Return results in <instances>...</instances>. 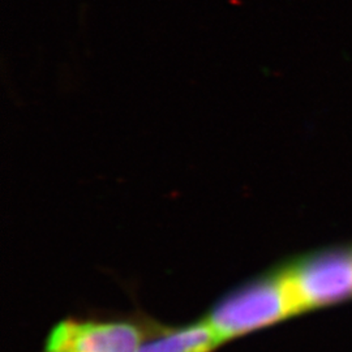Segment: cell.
Returning a JSON list of instances; mask_svg holds the SVG:
<instances>
[{"label": "cell", "instance_id": "3", "mask_svg": "<svg viewBox=\"0 0 352 352\" xmlns=\"http://www.w3.org/2000/svg\"><path fill=\"white\" fill-rule=\"evenodd\" d=\"M145 327L126 320L65 318L51 329L43 352H139Z\"/></svg>", "mask_w": 352, "mask_h": 352}, {"label": "cell", "instance_id": "4", "mask_svg": "<svg viewBox=\"0 0 352 352\" xmlns=\"http://www.w3.org/2000/svg\"><path fill=\"white\" fill-rule=\"evenodd\" d=\"M223 343L210 322L202 318L179 327L148 325L139 352H212Z\"/></svg>", "mask_w": 352, "mask_h": 352}, {"label": "cell", "instance_id": "1", "mask_svg": "<svg viewBox=\"0 0 352 352\" xmlns=\"http://www.w3.org/2000/svg\"><path fill=\"white\" fill-rule=\"evenodd\" d=\"M302 314L282 266L231 289L205 317L227 340Z\"/></svg>", "mask_w": 352, "mask_h": 352}, {"label": "cell", "instance_id": "2", "mask_svg": "<svg viewBox=\"0 0 352 352\" xmlns=\"http://www.w3.org/2000/svg\"><path fill=\"white\" fill-rule=\"evenodd\" d=\"M282 269L302 312L352 298V248L312 252Z\"/></svg>", "mask_w": 352, "mask_h": 352}]
</instances>
